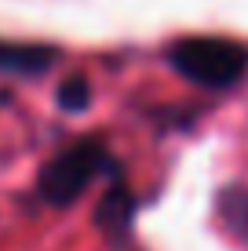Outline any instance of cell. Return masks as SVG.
Listing matches in <instances>:
<instances>
[{
	"instance_id": "cell-2",
	"label": "cell",
	"mask_w": 248,
	"mask_h": 251,
	"mask_svg": "<svg viewBox=\"0 0 248 251\" xmlns=\"http://www.w3.org/2000/svg\"><path fill=\"white\" fill-rule=\"evenodd\" d=\"M106 164H110V153L102 150L99 138H81V142L66 146L58 157H51L44 164V171H40V197L51 207L73 204Z\"/></svg>"
},
{
	"instance_id": "cell-1",
	"label": "cell",
	"mask_w": 248,
	"mask_h": 251,
	"mask_svg": "<svg viewBox=\"0 0 248 251\" xmlns=\"http://www.w3.org/2000/svg\"><path fill=\"white\" fill-rule=\"evenodd\" d=\"M168 62L175 73H183L190 84L208 91H226L234 88L248 69V51L234 40L223 37H186L172 44Z\"/></svg>"
},
{
	"instance_id": "cell-3",
	"label": "cell",
	"mask_w": 248,
	"mask_h": 251,
	"mask_svg": "<svg viewBox=\"0 0 248 251\" xmlns=\"http://www.w3.org/2000/svg\"><path fill=\"white\" fill-rule=\"evenodd\" d=\"M55 58L48 48H26V44H0V69L11 73H44Z\"/></svg>"
},
{
	"instance_id": "cell-5",
	"label": "cell",
	"mask_w": 248,
	"mask_h": 251,
	"mask_svg": "<svg viewBox=\"0 0 248 251\" xmlns=\"http://www.w3.org/2000/svg\"><path fill=\"white\" fill-rule=\"evenodd\" d=\"M219 211H223L226 226L248 244V186H230L219 201Z\"/></svg>"
},
{
	"instance_id": "cell-4",
	"label": "cell",
	"mask_w": 248,
	"mask_h": 251,
	"mask_svg": "<svg viewBox=\"0 0 248 251\" xmlns=\"http://www.w3.org/2000/svg\"><path fill=\"white\" fill-rule=\"evenodd\" d=\"M132 211H135V201L124 186H113L106 197H102V211H99V222L106 226L110 233H124L128 222H132Z\"/></svg>"
},
{
	"instance_id": "cell-6",
	"label": "cell",
	"mask_w": 248,
	"mask_h": 251,
	"mask_svg": "<svg viewBox=\"0 0 248 251\" xmlns=\"http://www.w3.org/2000/svg\"><path fill=\"white\" fill-rule=\"evenodd\" d=\"M91 102V91H88V80H66L62 88H58V106L66 109V113H81V109H88Z\"/></svg>"
}]
</instances>
